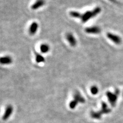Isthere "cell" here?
Wrapping results in <instances>:
<instances>
[{"mask_svg": "<svg viewBox=\"0 0 123 123\" xmlns=\"http://www.w3.org/2000/svg\"><path fill=\"white\" fill-rule=\"evenodd\" d=\"M101 11V9L100 7H97L95 9L91 11H88L82 14L81 20L83 23H86L90 19L94 18Z\"/></svg>", "mask_w": 123, "mask_h": 123, "instance_id": "1", "label": "cell"}, {"mask_svg": "<svg viewBox=\"0 0 123 123\" xmlns=\"http://www.w3.org/2000/svg\"><path fill=\"white\" fill-rule=\"evenodd\" d=\"M111 110L108 108L106 103L103 102L102 104V108L98 112H92L91 113V116L92 118L96 119H99L101 117V115L103 114L108 113L110 112Z\"/></svg>", "mask_w": 123, "mask_h": 123, "instance_id": "2", "label": "cell"}, {"mask_svg": "<svg viewBox=\"0 0 123 123\" xmlns=\"http://www.w3.org/2000/svg\"><path fill=\"white\" fill-rule=\"evenodd\" d=\"M74 100L72 101L69 106L71 109H74L75 107V106L77 105L79 102L80 103H84L85 102V99L84 98L82 97L81 95L79 93V92H76L74 94Z\"/></svg>", "mask_w": 123, "mask_h": 123, "instance_id": "3", "label": "cell"}, {"mask_svg": "<svg viewBox=\"0 0 123 123\" xmlns=\"http://www.w3.org/2000/svg\"><path fill=\"white\" fill-rule=\"evenodd\" d=\"M119 93H120L119 90H117L115 91L114 93H111L110 92H107V93H106L107 97L108 98L109 101L110 102L112 107H114L115 106V104H116V102L117 99V96Z\"/></svg>", "mask_w": 123, "mask_h": 123, "instance_id": "4", "label": "cell"}, {"mask_svg": "<svg viewBox=\"0 0 123 123\" xmlns=\"http://www.w3.org/2000/svg\"><path fill=\"white\" fill-rule=\"evenodd\" d=\"M107 36L108 38L111 41H112L115 44H120L122 43L121 38L118 36H117L115 35V34H112L111 33H108Z\"/></svg>", "mask_w": 123, "mask_h": 123, "instance_id": "5", "label": "cell"}, {"mask_svg": "<svg viewBox=\"0 0 123 123\" xmlns=\"http://www.w3.org/2000/svg\"><path fill=\"white\" fill-rule=\"evenodd\" d=\"M66 38L68 43L72 47H75L76 45L77 42L74 36L71 33H68L66 34Z\"/></svg>", "mask_w": 123, "mask_h": 123, "instance_id": "6", "label": "cell"}, {"mask_svg": "<svg viewBox=\"0 0 123 123\" xmlns=\"http://www.w3.org/2000/svg\"><path fill=\"white\" fill-rule=\"evenodd\" d=\"M101 28L97 26L90 27L85 29V31L89 34H98L101 32Z\"/></svg>", "mask_w": 123, "mask_h": 123, "instance_id": "7", "label": "cell"}, {"mask_svg": "<svg viewBox=\"0 0 123 123\" xmlns=\"http://www.w3.org/2000/svg\"><path fill=\"white\" fill-rule=\"evenodd\" d=\"M12 59L10 56H4L0 57V64L9 65L12 63Z\"/></svg>", "mask_w": 123, "mask_h": 123, "instance_id": "8", "label": "cell"}, {"mask_svg": "<svg viewBox=\"0 0 123 123\" xmlns=\"http://www.w3.org/2000/svg\"><path fill=\"white\" fill-rule=\"evenodd\" d=\"M38 28V25L37 22H33L31 24L30 27H29V33L30 35L33 36L34 35L37 31Z\"/></svg>", "mask_w": 123, "mask_h": 123, "instance_id": "9", "label": "cell"}, {"mask_svg": "<svg viewBox=\"0 0 123 123\" xmlns=\"http://www.w3.org/2000/svg\"><path fill=\"white\" fill-rule=\"evenodd\" d=\"M12 111H13V107L11 105L8 106L6 108L5 112L3 117V120L4 121L7 120V118L9 117L11 113H12Z\"/></svg>", "mask_w": 123, "mask_h": 123, "instance_id": "10", "label": "cell"}, {"mask_svg": "<svg viewBox=\"0 0 123 123\" xmlns=\"http://www.w3.org/2000/svg\"><path fill=\"white\" fill-rule=\"evenodd\" d=\"M45 0H37L36 2L31 6V9L33 10L38 9L40 7L43 6L45 5Z\"/></svg>", "mask_w": 123, "mask_h": 123, "instance_id": "11", "label": "cell"}, {"mask_svg": "<svg viewBox=\"0 0 123 123\" xmlns=\"http://www.w3.org/2000/svg\"><path fill=\"white\" fill-rule=\"evenodd\" d=\"M40 50L42 53H47L50 50L49 46L47 44H42L40 46Z\"/></svg>", "mask_w": 123, "mask_h": 123, "instance_id": "12", "label": "cell"}, {"mask_svg": "<svg viewBox=\"0 0 123 123\" xmlns=\"http://www.w3.org/2000/svg\"><path fill=\"white\" fill-rule=\"evenodd\" d=\"M36 61L37 63H43L45 61L44 57L40 54L36 53Z\"/></svg>", "mask_w": 123, "mask_h": 123, "instance_id": "13", "label": "cell"}, {"mask_svg": "<svg viewBox=\"0 0 123 123\" xmlns=\"http://www.w3.org/2000/svg\"><path fill=\"white\" fill-rule=\"evenodd\" d=\"M70 16L75 18H81L82 14H80V12H78V11H72L70 12Z\"/></svg>", "mask_w": 123, "mask_h": 123, "instance_id": "14", "label": "cell"}, {"mask_svg": "<svg viewBox=\"0 0 123 123\" xmlns=\"http://www.w3.org/2000/svg\"><path fill=\"white\" fill-rule=\"evenodd\" d=\"M98 88L97 87H96L95 86H92L91 88V92L93 94H96L98 93Z\"/></svg>", "mask_w": 123, "mask_h": 123, "instance_id": "15", "label": "cell"}, {"mask_svg": "<svg viewBox=\"0 0 123 123\" xmlns=\"http://www.w3.org/2000/svg\"><path fill=\"white\" fill-rule=\"evenodd\" d=\"M110 1H111V2H113V3H115V4H117V5H121V6H123V4H121L120 2H117V1H116V0H109Z\"/></svg>", "mask_w": 123, "mask_h": 123, "instance_id": "16", "label": "cell"}, {"mask_svg": "<svg viewBox=\"0 0 123 123\" xmlns=\"http://www.w3.org/2000/svg\"></svg>", "mask_w": 123, "mask_h": 123, "instance_id": "17", "label": "cell"}]
</instances>
